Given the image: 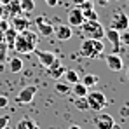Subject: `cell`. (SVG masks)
Wrapping results in <instances>:
<instances>
[{"label": "cell", "mask_w": 129, "mask_h": 129, "mask_svg": "<svg viewBox=\"0 0 129 129\" xmlns=\"http://www.w3.org/2000/svg\"><path fill=\"white\" fill-rule=\"evenodd\" d=\"M64 70H66V68H64L63 63L59 61V58H56V61L47 68V75H49L51 79H56V80H58V79L64 73Z\"/></svg>", "instance_id": "obj_13"}, {"label": "cell", "mask_w": 129, "mask_h": 129, "mask_svg": "<svg viewBox=\"0 0 129 129\" xmlns=\"http://www.w3.org/2000/svg\"><path fill=\"white\" fill-rule=\"evenodd\" d=\"M72 2H73V5H75V7H79V5H80L84 0H72Z\"/></svg>", "instance_id": "obj_33"}, {"label": "cell", "mask_w": 129, "mask_h": 129, "mask_svg": "<svg viewBox=\"0 0 129 129\" xmlns=\"http://www.w3.org/2000/svg\"><path fill=\"white\" fill-rule=\"evenodd\" d=\"M84 21H86V19H84L82 11H80L79 7H73V9L68 12V24H70L72 28H79Z\"/></svg>", "instance_id": "obj_11"}, {"label": "cell", "mask_w": 129, "mask_h": 129, "mask_svg": "<svg viewBox=\"0 0 129 129\" xmlns=\"http://www.w3.org/2000/svg\"><path fill=\"white\" fill-rule=\"evenodd\" d=\"M68 129H82V127H80L79 124H72V126H70V127H68Z\"/></svg>", "instance_id": "obj_35"}, {"label": "cell", "mask_w": 129, "mask_h": 129, "mask_svg": "<svg viewBox=\"0 0 129 129\" xmlns=\"http://www.w3.org/2000/svg\"><path fill=\"white\" fill-rule=\"evenodd\" d=\"M73 107L77 108V110H80V112H84V110H89L86 96H79L77 100H73Z\"/></svg>", "instance_id": "obj_23"}, {"label": "cell", "mask_w": 129, "mask_h": 129, "mask_svg": "<svg viewBox=\"0 0 129 129\" xmlns=\"http://www.w3.org/2000/svg\"><path fill=\"white\" fill-rule=\"evenodd\" d=\"M98 80H100V79H98V75H94V73H86V75H84V79H82V84L89 89V87L96 86V84H98Z\"/></svg>", "instance_id": "obj_19"}, {"label": "cell", "mask_w": 129, "mask_h": 129, "mask_svg": "<svg viewBox=\"0 0 129 129\" xmlns=\"http://www.w3.org/2000/svg\"><path fill=\"white\" fill-rule=\"evenodd\" d=\"M52 35H56V39H58L59 42H64V40L72 39L73 30H72L70 24H58V26H54V33H52Z\"/></svg>", "instance_id": "obj_10"}, {"label": "cell", "mask_w": 129, "mask_h": 129, "mask_svg": "<svg viewBox=\"0 0 129 129\" xmlns=\"http://www.w3.org/2000/svg\"><path fill=\"white\" fill-rule=\"evenodd\" d=\"M103 37H107L110 44L113 45V54H120L122 52V44H120V31H117V30H113V28H107L105 30V35Z\"/></svg>", "instance_id": "obj_6"}, {"label": "cell", "mask_w": 129, "mask_h": 129, "mask_svg": "<svg viewBox=\"0 0 129 129\" xmlns=\"http://www.w3.org/2000/svg\"><path fill=\"white\" fill-rule=\"evenodd\" d=\"M23 70V59L21 58H12L9 61V72L11 73H19Z\"/></svg>", "instance_id": "obj_17"}, {"label": "cell", "mask_w": 129, "mask_h": 129, "mask_svg": "<svg viewBox=\"0 0 129 129\" xmlns=\"http://www.w3.org/2000/svg\"><path fill=\"white\" fill-rule=\"evenodd\" d=\"M86 100H87V107H89V110H92V112H101V110L108 105L107 96H105L101 91L87 92V94H86Z\"/></svg>", "instance_id": "obj_3"}, {"label": "cell", "mask_w": 129, "mask_h": 129, "mask_svg": "<svg viewBox=\"0 0 129 129\" xmlns=\"http://www.w3.org/2000/svg\"><path fill=\"white\" fill-rule=\"evenodd\" d=\"M12 49H14L18 54H28V52H33V47L26 42V39L23 37L21 33H18V35H16L14 44H12Z\"/></svg>", "instance_id": "obj_7"}, {"label": "cell", "mask_w": 129, "mask_h": 129, "mask_svg": "<svg viewBox=\"0 0 129 129\" xmlns=\"http://www.w3.org/2000/svg\"><path fill=\"white\" fill-rule=\"evenodd\" d=\"M16 129H39V124H37L33 119L24 117V119H21V120L16 124Z\"/></svg>", "instance_id": "obj_15"}, {"label": "cell", "mask_w": 129, "mask_h": 129, "mask_svg": "<svg viewBox=\"0 0 129 129\" xmlns=\"http://www.w3.org/2000/svg\"><path fill=\"white\" fill-rule=\"evenodd\" d=\"M4 33H5V39H7V44H9V47H12V44H14V39H16L18 31H16L14 28H11V30H5Z\"/></svg>", "instance_id": "obj_25"}, {"label": "cell", "mask_w": 129, "mask_h": 129, "mask_svg": "<svg viewBox=\"0 0 129 129\" xmlns=\"http://www.w3.org/2000/svg\"><path fill=\"white\" fill-rule=\"evenodd\" d=\"M9 105V98L7 96H0V108H5Z\"/></svg>", "instance_id": "obj_29"}, {"label": "cell", "mask_w": 129, "mask_h": 129, "mask_svg": "<svg viewBox=\"0 0 129 129\" xmlns=\"http://www.w3.org/2000/svg\"><path fill=\"white\" fill-rule=\"evenodd\" d=\"M113 124H115V120L108 113H98L94 117V126H96V129H112Z\"/></svg>", "instance_id": "obj_9"}, {"label": "cell", "mask_w": 129, "mask_h": 129, "mask_svg": "<svg viewBox=\"0 0 129 129\" xmlns=\"http://www.w3.org/2000/svg\"><path fill=\"white\" fill-rule=\"evenodd\" d=\"M45 4H47L49 7H56V5H58V0H45Z\"/></svg>", "instance_id": "obj_31"}, {"label": "cell", "mask_w": 129, "mask_h": 129, "mask_svg": "<svg viewBox=\"0 0 129 129\" xmlns=\"http://www.w3.org/2000/svg\"><path fill=\"white\" fill-rule=\"evenodd\" d=\"M28 26H30V21L28 19H24V18H14V30L19 33V31H24V30H28Z\"/></svg>", "instance_id": "obj_18"}, {"label": "cell", "mask_w": 129, "mask_h": 129, "mask_svg": "<svg viewBox=\"0 0 129 129\" xmlns=\"http://www.w3.org/2000/svg\"><path fill=\"white\" fill-rule=\"evenodd\" d=\"M105 51V44L101 40H94V39H86L80 44V54L84 58H91V59H98Z\"/></svg>", "instance_id": "obj_1"}, {"label": "cell", "mask_w": 129, "mask_h": 129, "mask_svg": "<svg viewBox=\"0 0 129 129\" xmlns=\"http://www.w3.org/2000/svg\"><path fill=\"white\" fill-rule=\"evenodd\" d=\"M80 31L86 39H94V40H101L103 35H105V28L101 26L100 21H84L80 26Z\"/></svg>", "instance_id": "obj_2"}, {"label": "cell", "mask_w": 129, "mask_h": 129, "mask_svg": "<svg viewBox=\"0 0 129 129\" xmlns=\"http://www.w3.org/2000/svg\"><path fill=\"white\" fill-rule=\"evenodd\" d=\"M9 115H4V117H0V129H5L7 127V124H9Z\"/></svg>", "instance_id": "obj_28"}, {"label": "cell", "mask_w": 129, "mask_h": 129, "mask_svg": "<svg viewBox=\"0 0 129 129\" xmlns=\"http://www.w3.org/2000/svg\"><path fill=\"white\" fill-rule=\"evenodd\" d=\"M19 33H21L23 37L26 39V42L30 44V45H31L33 49L37 47V35H35L33 31H30V30H24V31H19Z\"/></svg>", "instance_id": "obj_20"}, {"label": "cell", "mask_w": 129, "mask_h": 129, "mask_svg": "<svg viewBox=\"0 0 129 129\" xmlns=\"http://www.w3.org/2000/svg\"><path fill=\"white\" fill-rule=\"evenodd\" d=\"M70 92H73V96L75 98H79V96H86L87 94V87L79 80V82H75V84H72L70 87Z\"/></svg>", "instance_id": "obj_16"}, {"label": "cell", "mask_w": 129, "mask_h": 129, "mask_svg": "<svg viewBox=\"0 0 129 129\" xmlns=\"http://www.w3.org/2000/svg\"><path fill=\"white\" fill-rule=\"evenodd\" d=\"M35 24H37V28H39V33H40L42 37H51V35L54 33V26H52V24H51L49 21H45L44 18H37Z\"/></svg>", "instance_id": "obj_14"}, {"label": "cell", "mask_w": 129, "mask_h": 129, "mask_svg": "<svg viewBox=\"0 0 129 129\" xmlns=\"http://www.w3.org/2000/svg\"><path fill=\"white\" fill-rule=\"evenodd\" d=\"M127 26H129V19H127V16H126L124 11H117V12L112 16L110 28H113V30H117V31H124V30H127Z\"/></svg>", "instance_id": "obj_4"}, {"label": "cell", "mask_w": 129, "mask_h": 129, "mask_svg": "<svg viewBox=\"0 0 129 129\" xmlns=\"http://www.w3.org/2000/svg\"><path fill=\"white\" fill-rule=\"evenodd\" d=\"M105 59L112 72H120L124 68V61H122L120 54H108V56H105Z\"/></svg>", "instance_id": "obj_12"}, {"label": "cell", "mask_w": 129, "mask_h": 129, "mask_svg": "<svg viewBox=\"0 0 129 129\" xmlns=\"http://www.w3.org/2000/svg\"><path fill=\"white\" fill-rule=\"evenodd\" d=\"M63 75L66 77V82H68L70 86L80 80V79H79V73H77L75 70H64V73H63Z\"/></svg>", "instance_id": "obj_21"}, {"label": "cell", "mask_w": 129, "mask_h": 129, "mask_svg": "<svg viewBox=\"0 0 129 129\" xmlns=\"http://www.w3.org/2000/svg\"><path fill=\"white\" fill-rule=\"evenodd\" d=\"M5 44V42H4ZM2 44V47H0V61H4L5 59V45Z\"/></svg>", "instance_id": "obj_30"}, {"label": "cell", "mask_w": 129, "mask_h": 129, "mask_svg": "<svg viewBox=\"0 0 129 129\" xmlns=\"http://www.w3.org/2000/svg\"><path fill=\"white\" fill-rule=\"evenodd\" d=\"M82 16H84V19H87V21H98V14H96L94 9H86V11H82Z\"/></svg>", "instance_id": "obj_24"}, {"label": "cell", "mask_w": 129, "mask_h": 129, "mask_svg": "<svg viewBox=\"0 0 129 129\" xmlns=\"http://www.w3.org/2000/svg\"><path fill=\"white\" fill-rule=\"evenodd\" d=\"M96 4H100V5H107L108 0H96Z\"/></svg>", "instance_id": "obj_34"}, {"label": "cell", "mask_w": 129, "mask_h": 129, "mask_svg": "<svg viewBox=\"0 0 129 129\" xmlns=\"http://www.w3.org/2000/svg\"><path fill=\"white\" fill-rule=\"evenodd\" d=\"M37 91H39V87H37V86H26V87H23L21 91H19V94H18V98H16L18 105H30V103L33 101V98H35Z\"/></svg>", "instance_id": "obj_5"}, {"label": "cell", "mask_w": 129, "mask_h": 129, "mask_svg": "<svg viewBox=\"0 0 129 129\" xmlns=\"http://www.w3.org/2000/svg\"><path fill=\"white\" fill-rule=\"evenodd\" d=\"M35 9V0H19V11L31 12Z\"/></svg>", "instance_id": "obj_22"}, {"label": "cell", "mask_w": 129, "mask_h": 129, "mask_svg": "<svg viewBox=\"0 0 129 129\" xmlns=\"http://www.w3.org/2000/svg\"><path fill=\"white\" fill-rule=\"evenodd\" d=\"M70 84H63V82H58L56 84V92L59 94H70Z\"/></svg>", "instance_id": "obj_26"}, {"label": "cell", "mask_w": 129, "mask_h": 129, "mask_svg": "<svg viewBox=\"0 0 129 129\" xmlns=\"http://www.w3.org/2000/svg\"><path fill=\"white\" fill-rule=\"evenodd\" d=\"M33 52L37 54V58H39L40 64H42V66H45V68H49L51 64L56 61V58H58L54 52H51V51H40V49H37V47L33 49Z\"/></svg>", "instance_id": "obj_8"}, {"label": "cell", "mask_w": 129, "mask_h": 129, "mask_svg": "<svg viewBox=\"0 0 129 129\" xmlns=\"http://www.w3.org/2000/svg\"><path fill=\"white\" fill-rule=\"evenodd\" d=\"M79 9L80 11H86V9H92V2L91 0H84L80 5H79Z\"/></svg>", "instance_id": "obj_27"}, {"label": "cell", "mask_w": 129, "mask_h": 129, "mask_svg": "<svg viewBox=\"0 0 129 129\" xmlns=\"http://www.w3.org/2000/svg\"><path fill=\"white\" fill-rule=\"evenodd\" d=\"M120 115H122V117H127V107H124L120 110Z\"/></svg>", "instance_id": "obj_32"}]
</instances>
